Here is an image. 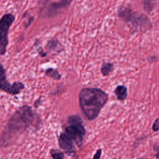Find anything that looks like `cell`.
Here are the masks:
<instances>
[{"mask_svg": "<svg viewBox=\"0 0 159 159\" xmlns=\"http://www.w3.org/2000/svg\"><path fill=\"white\" fill-rule=\"evenodd\" d=\"M114 93L119 100L124 101L127 98V88L125 86L119 85L114 90Z\"/></svg>", "mask_w": 159, "mask_h": 159, "instance_id": "cell-8", "label": "cell"}, {"mask_svg": "<svg viewBox=\"0 0 159 159\" xmlns=\"http://www.w3.org/2000/svg\"><path fill=\"white\" fill-rule=\"evenodd\" d=\"M50 154L53 159H63L64 158L63 153L58 150H55V149L51 150Z\"/></svg>", "mask_w": 159, "mask_h": 159, "instance_id": "cell-11", "label": "cell"}, {"mask_svg": "<svg viewBox=\"0 0 159 159\" xmlns=\"http://www.w3.org/2000/svg\"><path fill=\"white\" fill-rule=\"evenodd\" d=\"M156 157L157 159H159V150L158 151V153L156 154Z\"/></svg>", "mask_w": 159, "mask_h": 159, "instance_id": "cell-14", "label": "cell"}, {"mask_svg": "<svg viewBox=\"0 0 159 159\" xmlns=\"http://www.w3.org/2000/svg\"><path fill=\"white\" fill-rule=\"evenodd\" d=\"M58 143L60 148L66 153L71 154L75 151L72 140L65 133H62L60 134L58 138Z\"/></svg>", "mask_w": 159, "mask_h": 159, "instance_id": "cell-7", "label": "cell"}, {"mask_svg": "<svg viewBox=\"0 0 159 159\" xmlns=\"http://www.w3.org/2000/svg\"><path fill=\"white\" fill-rule=\"evenodd\" d=\"M101 153H102V150L101 149H98L96 153L94 154L93 159H99L100 157H101Z\"/></svg>", "mask_w": 159, "mask_h": 159, "instance_id": "cell-13", "label": "cell"}, {"mask_svg": "<svg viewBox=\"0 0 159 159\" xmlns=\"http://www.w3.org/2000/svg\"><path fill=\"white\" fill-rule=\"evenodd\" d=\"M15 20L13 14H4L0 19V55H3L6 52L8 44V32L10 27Z\"/></svg>", "mask_w": 159, "mask_h": 159, "instance_id": "cell-4", "label": "cell"}, {"mask_svg": "<svg viewBox=\"0 0 159 159\" xmlns=\"http://www.w3.org/2000/svg\"><path fill=\"white\" fill-rule=\"evenodd\" d=\"M138 159H148V158H138Z\"/></svg>", "mask_w": 159, "mask_h": 159, "instance_id": "cell-15", "label": "cell"}, {"mask_svg": "<svg viewBox=\"0 0 159 159\" xmlns=\"http://www.w3.org/2000/svg\"><path fill=\"white\" fill-rule=\"evenodd\" d=\"M45 75L53 79L59 80L61 78V75L59 72L55 69L48 68L45 71Z\"/></svg>", "mask_w": 159, "mask_h": 159, "instance_id": "cell-9", "label": "cell"}, {"mask_svg": "<svg viewBox=\"0 0 159 159\" xmlns=\"http://www.w3.org/2000/svg\"><path fill=\"white\" fill-rule=\"evenodd\" d=\"M68 122L70 125L66 127L65 134L71 140L75 141L78 147H80L83 144L86 132L82 120L78 116L75 115L69 117Z\"/></svg>", "mask_w": 159, "mask_h": 159, "instance_id": "cell-3", "label": "cell"}, {"mask_svg": "<svg viewBox=\"0 0 159 159\" xmlns=\"http://www.w3.org/2000/svg\"><path fill=\"white\" fill-rule=\"evenodd\" d=\"M114 68V65L112 63H104L102 65L101 68V71L102 74L104 76L107 75H109V73L112 71Z\"/></svg>", "mask_w": 159, "mask_h": 159, "instance_id": "cell-10", "label": "cell"}, {"mask_svg": "<svg viewBox=\"0 0 159 159\" xmlns=\"http://www.w3.org/2000/svg\"><path fill=\"white\" fill-rule=\"evenodd\" d=\"M127 22H130L132 27L135 29H147L148 27L150 28V20L144 14L135 15L133 12Z\"/></svg>", "mask_w": 159, "mask_h": 159, "instance_id": "cell-6", "label": "cell"}, {"mask_svg": "<svg viewBox=\"0 0 159 159\" xmlns=\"http://www.w3.org/2000/svg\"><path fill=\"white\" fill-rule=\"evenodd\" d=\"M107 99V94L98 88H83L79 94L80 106L89 120L98 117Z\"/></svg>", "mask_w": 159, "mask_h": 159, "instance_id": "cell-1", "label": "cell"}, {"mask_svg": "<svg viewBox=\"0 0 159 159\" xmlns=\"http://www.w3.org/2000/svg\"><path fill=\"white\" fill-rule=\"evenodd\" d=\"M34 119V114L32 108L28 106L20 107L10 119L8 127L10 130H19L29 126Z\"/></svg>", "mask_w": 159, "mask_h": 159, "instance_id": "cell-2", "label": "cell"}, {"mask_svg": "<svg viewBox=\"0 0 159 159\" xmlns=\"http://www.w3.org/2000/svg\"><path fill=\"white\" fill-rule=\"evenodd\" d=\"M152 129L155 132L159 130V118L155 120V122H153V125H152Z\"/></svg>", "mask_w": 159, "mask_h": 159, "instance_id": "cell-12", "label": "cell"}, {"mask_svg": "<svg viewBox=\"0 0 159 159\" xmlns=\"http://www.w3.org/2000/svg\"><path fill=\"white\" fill-rule=\"evenodd\" d=\"M24 88V85L21 82L16 81L12 84L9 83L6 78L5 69L0 64V90L12 95H16L20 93Z\"/></svg>", "mask_w": 159, "mask_h": 159, "instance_id": "cell-5", "label": "cell"}]
</instances>
